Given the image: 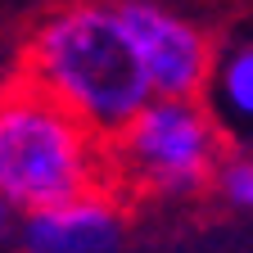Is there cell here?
Here are the masks:
<instances>
[{"label": "cell", "instance_id": "8992f818", "mask_svg": "<svg viewBox=\"0 0 253 253\" xmlns=\"http://www.w3.org/2000/svg\"><path fill=\"white\" fill-rule=\"evenodd\" d=\"M204 104L217 113L226 136H235L240 145L253 136V32H240V37L217 45Z\"/></svg>", "mask_w": 253, "mask_h": 253}, {"label": "cell", "instance_id": "52a82bcc", "mask_svg": "<svg viewBox=\"0 0 253 253\" xmlns=\"http://www.w3.org/2000/svg\"><path fill=\"white\" fill-rule=\"evenodd\" d=\"M212 190L221 195V204H231L235 212L253 217V149L249 145L221 154V163L212 172Z\"/></svg>", "mask_w": 253, "mask_h": 253}, {"label": "cell", "instance_id": "277c9868", "mask_svg": "<svg viewBox=\"0 0 253 253\" xmlns=\"http://www.w3.org/2000/svg\"><path fill=\"white\" fill-rule=\"evenodd\" d=\"M118 14L131 32V45L140 54V68L154 86V95H185L204 100L217 45L199 23L185 14L158 5V0H118Z\"/></svg>", "mask_w": 253, "mask_h": 253}, {"label": "cell", "instance_id": "ba28073f", "mask_svg": "<svg viewBox=\"0 0 253 253\" xmlns=\"http://www.w3.org/2000/svg\"><path fill=\"white\" fill-rule=\"evenodd\" d=\"M18 221H23V212H18L5 195H0V235H9V231L18 235Z\"/></svg>", "mask_w": 253, "mask_h": 253}, {"label": "cell", "instance_id": "5b68a950", "mask_svg": "<svg viewBox=\"0 0 253 253\" xmlns=\"http://www.w3.org/2000/svg\"><path fill=\"white\" fill-rule=\"evenodd\" d=\"M126 221L113 195L90 190L82 199L23 212L18 244L23 253H122Z\"/></svg>", "mask_w": 253, "mask_h": 253}, {"label": "cell", "instance_id": "9c48e42d", "mask_svg": "<svg viewBox=\"0 0 253 253\" xmlns=\"http://www.w3.org/2000/svg\"><path fill=\"white\" fill-rule=\"evenodd\" d=\"M244 145H249V149H253V136H249V140H244Z\"/></svg>", "mask_w": 253, "mask_h": 253}, {"label": "cell", "instance_id": "6da1fadb", "mask_svg": "<svg viewBox=\"0 0 253 253\" xmlns=\"http://www.w3.org/2000/svg\"><path fill=\"white\" fill-rule=\"evenodd\" d=\"M23 68V77L68 104L104 140L118 136L154 100V86L140 68L118 5L100 0H77L45 14L27 37Z\"/></svg>", "mask_w": 253, "mask_h": 253}, {"label": "cell", "instance_id": "7a4b0ae2", "mask_svg": "<svg viewBox=\"0 0 253 253\" xmlns=\"http://www.w3.org/2000/svg\"><path fill=\"white\" fill-rule=\"evenodd\" d=\"M109 185V140L32 77L0 86V195L41 212Z\"/></svg>", "mask_w": 253, "mask_h": 253}, {"label": "cell", "instance_id": "3957f363", "mask_svg": "<svg viewBox=\"0 0 253 253\" xmlns=\"http://www.w3.org/2000/svg\"><path fill=\"white\" fill-rule=\"evenodd\" d=\"M226 154V126L204 100L154 95V100L109 136V185L154 199H181L212 185Z\"/></svg>", "mask_w": 253, "mask_h": 253}]
</instances>
